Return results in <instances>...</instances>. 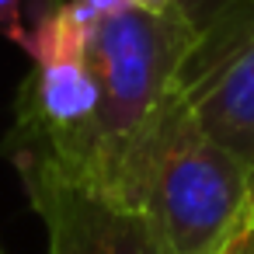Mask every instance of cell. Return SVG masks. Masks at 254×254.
<instances>
[{
	"instance_id": "5",
	"label": "cell",
	"mask_w": 254,
	"mask_h": 254,
	"mask_svg": "<svg viewBox=\"0 0 254 254\" xmlns=\"http://www.w3.org/2000/svg\"><path fill=\"white\" fill-rule=\"evenodd\" d=\"M237 4H244V0H178V11H181V18L188 21V28L195 32V35H202L212 21H219L230 7H237Z\"/></svg>"
},
{
	"instance_id": "3",
	"label": "cell",
	"mask_w": 254,
	"mask_h": 254,
	"mask_svg": "<svg viewBox=\"0 0 254 254\" xmlns=\"http://www.w3.org/2000/svg\"><path fill=\"white\" fill-rule=\"evenodd\" d=\"M178 91L198 122L254 167V0L230 7L195 35Z\"/></svg>"
},
{
	"instance_id": "9",
	"label": "cell",
	"mask_w": 254,
	"mask_h": 254,
	"mask_svg": "<svg viewBox=\"0 0 254 254\" xmlns=\"http://www.w3.org/2000/svg\"><path fill=\"white\" fill-rule=\"evenodd\" d=\"M132 7H143V11H171V7H178V0H132Z\"/></svg>"
},
{
	"instance_id": "2",
	"label": "cell",
	"mask_w": 254,
	"mask_h": 254,
	"mask_svg": "<svg viewBox=\"0 0 254 254\" xmlns=\"http://www.w3.org/2000/svg\"><path fill=\"white\" fill-rule=\"evenodd\" d=\"M195 32L171 11L129 7L105 18L87 35V66L98 87V108L87 143V164L77 185L115 198L119 178L178 91Z\"/></svg>"
},
{
	"instance_id": "7",
	"label": "cell",
	"mask_w": 254,
	"mask_h": 254,
	"mask_svg": "<svg viewBox=\"0 0 254 254\" xmlns=\"http://www.w3.org/2000/svg\"><path fill=\"white\" fill-rule=\"evenodd\" d=\"M70 4H73V11H77L87 25H98V21H105V18H115V14L129 11L132 0H70Z\"/></svg>"
},
{
	"instance_id": "1",
	"label": "cell",
	"mask_w": 254,
	"mask_h": 254,
	"mask_svg": "<svg viewBox=\"0 0 254 254\" xmlns=\"http://www.w3.org/2000/svg\"><path fill=\"white\" fill-rule=\"evenodd\" d=\"M115 198L143 209L174 254H223L251 226V167L174 91L129 157Z\"/></svg>"
},
{
	"instance_id": "6",
	"label": "cell",
	"mask_w": 254,
	"mask_h": 254,
	"mask_svg": "<svg viewBox=\"0 0 254 254\" xmlns=\"http://www.w3.org/2000/svg\"><path fill=\"white\" fill-rule=\"evenodd\" d=\"M0 32H4L11 42H18V46L28 53L32 32L25 28V18H21V0H0Z\"/></svg>"
},
{
	"instance_id": "11",
	"label": "cell",
	"mask_w": 254,
	"mask_h": 254,
	"mask_svg": "<svg viewBox=\"0 0 254 254\" xmlns=\"http://www.w3.org/2000/svg\"><path fill=\"white\" fill-rule=\"evenodd\" d=\"M0 254H7V247H4V240H0Z\"/></svg>"
},
{
	"instance_id": "10",
	"label": "cell",
	"mask_w": 254,
	"mask_h": 254,
	"mask_svg": "<svg viewBox=\"0 0 254 254\" xmlns=\"http://www.w3.org/2000/svg\"><path fill=\"white\" fill-rule=\"evenodd\" d=\"M251 226H254V167H251Z\"/></svg>"
},
{
	"instance_id": "4",
	"label": "cell",
	"mask_w": 254,
	"mask_h": 254,
	"mask_svg": "<svg viewBox=\"0 0 254 254\" xmlns=\"http://www.w3.org/2000/svg\"><path fill=\"white\" fill-rule=\"evenodd\" d=\"M18 174L46 226L49 254H174L143 209L39 164H21Z\"/></svg>"
},
{
	"instance_id": "8",
	"label": "cell",
	"mask_w": 254,
	"mask_h": 254,
	"mask_svg": "<svg viewBox=\"0 0 254 254\" xmlns=\"http://www.w3.org/2000/svg\"><path fill=\"white\" fill-rule=\"evenodd\" d=\"M223 254H254V226H247V230H244V233H240Z\"/></svg>"
}]
</instances>
